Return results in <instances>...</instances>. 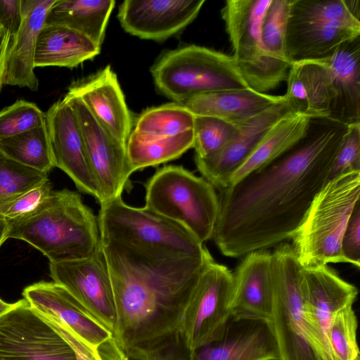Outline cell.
<instances>
[{"label": "cell", "mask_w": 360, "mask_h": 360, "mask_svg": "<svg viewBox=\"0 0 360 360\" xmlns=\"http://www.w3.org/2000/svg\"><path fill=\"white\" fill-rule=\"evenodd\" d=\"M349 126L311 117L304 136L288 151L219 191L212 239L238 258L291 239L328 174Z\"/></svg>", "instance_id": "obj_1"}, {"label": "cell", "mask_w": 360, "mask_h": 360, "mask_svg": "<svg viewBox=\"0 0 360 360\" xmlns=\"http://www.w3.org/2000/svg\"><path fill=\"white\" fill-rule=\"evenodd\" d=\"M113 293V339L128 360H153L179 338L198 279L213 259L140 250L102 240Z\"/></svg>", "instance_id": "obj_2"}, {"label": "cell", "mask_w": 360, "mask_h": 360, "mask_svg": "<svg viewBox=\"0 0 360 360\" xmlns=\"http://www.w3.org/2000/svg\"><path fill=\"white\" fill-rule=\"evenodd\" d=\"M8 223V239L25 241L51 263L89 258L102 251L97 217L77 192L67 188L53 191L35 212Z\"/></svg>", "instance_id": "obj_3"}, {"label": "cell", "mask_w": 360, "mask_h": 360, "mask_svg": "<svg viewBox=\"0 0 360 360\" xmlns=\"http://www.w3.org/2000/svg\"><path fill=\"white\" fill-rule=\"evenodd\" d=\"M359 202L360 172L342 174L326 184L291 238L302 267L347 263L341 240Z\"/></svg>", "instance_id": "obj_4"}, {"label": "cell", "mask_w": 360, "mask_h": 360, "mask_svg": "<svg viewBox=\"0 0 360 360\" xmlns=\"http://www.w3.org/2000/svg\"><path fill=\"white\" fill-rule=\"evenodd\" d=\"M359 0H292L285 31L290 65L319 60L360 37Z\"/></svg>", "instance_id": "obj_5"}, {"label": "cell", "mask_w": 360, "mask_h": 360, "mask_svg": "<svg viewBox=\"0 0 360 360\" xmlns=\"http://www.w3.org/2000/svg\"><path fill=\"white\" fill-rule=\"evenodd\" d=\"M150 72L157 89L178 103L206 93L250 88L232 56L194 44L166 52Z\"/></svg>", "instance_id": "obj_6"}, {"label": "cell", "mask_w": 360, "mask_h": 360, "mask_svg": "<svg viewBox=\"0 0 360 360\" xmlns=\"http://www.w3.org/2000/svg\"><path fill=\"white\" fill-rule=\"evenodd\" d=\"M146 205L189 231L200 242L212 239L219 210L216 188L182 166H164L145 184Z\"/></svg>", "instance_id": "obj_7"}, {"label": "cell", "mask_w": 360, "mask_h": 360, "mask_svg": "<svg viewBox=\"0 0 360 360\" xmlns=\"http://www.w3.org/2000/svg\"><path fill=\"white\" fill-rule=\"evenodd\" d=\"M101 240L140 250L183 256H201L208 250L181 224L148 208L126 204L122 196L100 204Z\"/></svg>", "instance_id": "obj_8"}, {"label": "cell", "mask_w": 360, "mask_h": 360, "mask_svg": "<svg viewBox=\"0 0 360 360\" xmlns=\"http://www.w3.org/2000/svg\"><path fill=\"white\" fill-rule=\"evenodd\" d=\"M301 269L292 245L283 242L275 246L271 257L272 307L268 322L278 360H318L306 335Z\"/></svg>", "instance_id": "obj_9"}, {"label": "cell", "mask_w": 360, "mask_h": 360, "mask_svg": "<svg viewBox=\"0 0 360 360\" xmlns=\"http://www.w3.org/2000/svg\"><path fill=\"white\" fill-rule=\"evenodd\" d=\"M233 274L214 259L203 268L185 309L179 336L191 352L219 339L231 319Z\"/></svg>", "instance_id": "obj_10"}, {"label": "cell", "mask_w": 360, "mask_h": 360, "mask_svg": "<svg viewBox=\"0 0 360 360\" xmlns=\"http://www.w3.org/2000/svg\"><path fill=\"white\" fill-rule=\"evenodd\" d=\"M300 290L307 338L317 359L337 360L329 340L330 326L337 312L353 305L357 288L328 265H320L302 268Z\"/></svg>", "instance_id": "obj_11"}, {"label": "cell", "mask_w": 360, "mask_h": 360, "mask_svg": "<svg viewBox=\"0 0 360 360\" xmlns=\"http://www.w3.org/2000/svg\"><path fill=\"white\" fill-rule=\"evenodd\" d=\"M22 295L48 322L74 335L95 360H128L117 346L112 335L89 319L77 300L61 285L54 281L37 282L26 287Z\"/></svg>", "instance_id": "obj_12"}, {"label": "cell", "mask_w": 360, "mask_h": 360, "mask_svg": "<svg viewBox=\"0 0 360 360\" xmlns=\"http://www.w3.org/2000/svg\"><path fill=\"white\" fill-rule=\"evenodd\" d=\"M0 360H77L72 347L23 298L0 316Z\"/></svg>", "instance_id": "obj_13"}, {"label": "cell", "mask_w": 360, "mask_h": 360, "mask_svg": "<svg viewBox=\"0 0 360 360\" xmlns=\"http://www.w3.org/2000/svg\"><path fill=\"white\" fill-rule=\"evenodd\" d=\"M49 271L53 281L72 295L86 316L113 336L115 307L103 251L89 258L50 262Z\"/></svg>", "instance_id": "obj_14"}, {"label": "cell", "mask_w": 360, "mask_h": 360, "mask_svg": "<svg viewBox=\"0 0 360 360\" xmlns=\"http://www.w3.org/2000/svg\"><path fill=\"white\" fill-rule=\"evenodd\" d=\"M272 0H228L221 10L233 58L250 88L268 91L262 43V27Z\"/></svg>", "instance_id": "obj_15"}, {"label": "cell", "mask_w": 360, "mask_h": 360, "mask_svg": "<svg viewBox=\"0 0 360 360\" xmlns=\"http://www.w3.org/2000/svg\"><path fill=\"white\" fill-rule=\"evenodd\" d=\"M84 139L89 164L99 189L102 202L121 197L132 174L126 144L105 130L77 96L68 93Z\"/></svg>", "instance_id": "obj_16"}, {"label": "cell", "mask_w": 360, "mask_h": 360, "mask_svg": "<svg viewBox=\"0 0 360 360\" xmlns=\"http://www.w3.org/2000/svg\"><path fill=\"white\" fill-rule=\"evenodd\" d=\"M46 123L54 167L63 170L81 192L101 203L102 198L89 164L77 115L65 97L46 112Z\"/></svg>", "instance_id": "obj_17"}, {"label": "cell", "mask_w": 360, "mask_h": 360, "mask_svg": "<svg viewBox=\"0 0 360 360\" xmlns=\"http://www.w3.org/2000/svg\"><path fill=\"white\" fill-rule=\"evenodd\" d=\"M205 0H126L118 8L122 27L141 39L162 41L198 16Z\"/></svg>", "instance_id": "obj_18"}, {"label": "cell", "mask_w": 360, "mask_h": 360, "mask_svg": "<svg viewBox=\"0 0 360 360\" xmlns=\"http://www.w3.org/2000/svg\"><path fill=\"white\" fill-rule=\"evenodd\" d=\"M291 112L284 99L259 115L240 123L233 137L217 155L195 158L198 170L216 190L227 186L231 176L251 155L274 125Z\"/></svg>", "instance_id": "obj_19"}, {"label": "cell", "mask_w": 360, "mask_h": 360, "mask_svg": "<svg viewBox=\"0 0 360 360\" xmlns=\"http://www.w3.org/2000/svg\"><path fill=\"white\" fill-rule=\"evenodd\" d=\"M68 93L79 98L105 130L127 143L134 127L133 119L110 66L72 84Z\"/></svg>", "instance_id": "obj_20"}, {"label": "cell", "mask_w": 360, "mask_h": 360, "mask_svg": "<svg viewBox=\"0 0 360 360\" xmlns=\"http://www.w3.org/2000/svg\"><path fill=\"white\" fill-rule=\"evenodd\" d=\"M271 251L243 256L233 274L231 317L269 321L272 307Z\"/></svg>", "instance_id": "obj_21"}, {"label": "cell", "mask_w": 360, "mask_h": 360, "mask_svg": "<svg viewBox=\"0 0 360 360\" xmlns=\"http://www.w3.org/2000/svg\"><path fill=\"white\" fill-rule=\"evenodd\" d=\"M190 360H278L268 321L229 319L221 337L191 353Z\"/></svg>", "instance_id": "obj_22"}, {"label": "cell", "mask_w": 360, "mask_h": 360, "mask_svg": "<svg viewBox=\"0 0 360 360\" xmlns=\"http://www.w3.org/2000/svg\"><path fill=\"white\" fill-rule=\"evenodd\" d=\"M322 60L332 95L328 118L348 126L360 123V37Z\"/></svg>", "instance_id": "obj_23"}, {"label": "cell", "mask_w": 360, "mask_h": 360, "mask_svg": "<svg viewBox=\"0 0 360 360\" xmlns=\"http://www.w3.org/2000/svg\"><path fill=\"white\" fill-rule=\"evenodd\" d=\"M56 0H21L22 20L11 39L7 59L5 84L39 88L34 73V58L39 34L45 24L49 10Z\"/></svg>", "instance_id": "obj_24"}, {"label": "cell", "mask_w": 360, "mask_h": 360, "mask_svg": "<svg viewBox=\"0 0 360 360\" xmlns=\"http://www.w3.org/2000/svg\"><path fill=\"white\" fill-rule=\"evenodd\" d=\"M283 99V96L269 95L247 88L206 93L191 97L181 104L195 115L214 117L238 124Z\"/></svg>", "instance_id": "obj_25"}, {"label": "cell", "mask_w": 360, "mask_h": 360, "mask_svg": "<svg viewBox=\"0 0 360 360\" xmlns=\"http://www.w3.org/2000/svg\"><path fill=\"white\" fill-rule=\"evenodd\" d=\"M101 46L68 27L44 25L37 42L34 65L75 68L100 53Z\"/></svg>", "instance_id": "obj_26"}, {"label": "cell", "mask_w": 360, "mask_h": 360, "mask_svg": "<svg viewBox=\"0 0 360 360\" xmlns=\"http://www.w3.org/2000/svg\"><path fill=\"white\" fill-rule=\"evenodd\" d=\"M310 116L289 112L266 133L243 164L229 178L232 186L255 170L271 162L292 148L305 134Z\"/></svg>", "instance_id": "obj_27"}, {"label": "cell", "mask_w": 360, "mask_h": 360, "mask_svg": "<svg viewBox=\"0 0 360 360\" xmlns=\"http://www.w3.org/2000/svg\"><path fill=\"white\" fill-rule=\"evenodd\" d=\"M114 0H56L47 13L44 25L68 27L101 46Z\"/></svg>", "instance_id": "obj_28"}, {"label": "cell", "mask_w": 360, "mask_h": 360, "mask_svg": "<svg viewBox=\"0 0 360 360\" xmlns=\"http://www.w3.org/2000/svg\"><path fill=\"white\" fill-rule=\"evenodd\" d=\"M292 0H272L262 27L264 64L269 90L287 79L291 65L285 52V31Z\"/></svg>", "instance_id": "obj_29"}, {"label": "cell", "mask_w": 360, "mask_h": 360, "mask_svg": "<svg viewBox=\"0 0 360 360\" xmlns=\"http://www.w3.org/2000/svg\"><path fill=\"white\" fill-rule=\"evenodd\" d=\"M193 131L158 139H141L130 134L126 143L132 173L179 158L193 147Z\"/></svg>", "instance_id": "obj_30"}, {"label": "cell", "mask_w": 360, "mask_h": 360, "mask_svg": "<svg viewBox=\"0 0 360 360\" xmlns=\"http://www.w3.org/2000/svg\"><path fill=\"white\" fill-rule=\"evenodd\" d=\"M195 115L178 103L145 110L136 120L132 133L141 139L170 137L193 129Z\"/></svg>", "instance_id": "obj_31"}, {"label": "cell", "mask_w": 360, "mask_h": 360, "mask_svg": "<svg viewBox=\"0 0 360 360\" xmlns=\"http://www.w3.org/2000/svg\"><path fill=\"white\" fill-rule=\"evenodd\" d=\"M0 153L13 160L48 174L53 167L46 123L0 139Z\"/></svg>", "instance_id": "obj_32"}, {"label": "cell", "mask_w": 360, "mask_h": 360, "mask_svg": "<svg viewBox=\"0 0 360 360\" xmlns=\"http://www.w3.org/2000/svg\"><path fill=\"white\" fill-rule=\"evenodd\" d=\"M237 127L217 117L195 115L193 129L195 158L207 159L217 155L233 137Z\"/></svg>", "instance_id": "obj_33"}, {"label": "cell", "mask_w": 360, "mask_h": 360, "mask_svg": "<svg viewBox=\"0 0 360 360\" xmlns=\"http://www.w3.org/2000/svg\"><path fill=\"white\" fill-rule=\"evenodd\" d=\"M348 305L337 312L329 328V340L337 360H360L356 340L357 318Z\"/></svg>", "instance_id": "obj_34"}, {"label": "cell", "mask_w": 360, "mask_h": 360, "mask_svg": "<svg viewBox=\"0 0 360 360\" xmlns=\"http://www.w3.org/2000/svg\"><path fill=\"white\" fill-rule=\"evenodd\" d=\"M46 179V173L20 164L0 153V200L30 190Z\"/></svg>", "instance_id": "obj_35"}, {"label": "cell", "mask_w": 360, "mask_h": 360, "mask_svg": "<svg viewBox=\"0 0 360 360\" xmlns=\"http://www.w3.org/2000/svg\"><path fill=\"white\" fill-rule=\"evenodd\" d=\"M46 122V112L34 103L23 99L0 111V139L13 136Z\"/></svg>", "instance_id": "obj_36"}, {"label": "cell", "mask_w": 360, "mask_h": 360, "mask_svg": "<svg viewBox=\"0 0 360 360\" xmlns=\"http://www.w3.org/2000/svg\"><path fill=\"white\" fill-rule=\"evenodd\" d=\"M48 179L37 186L0 200V219L7 221L26 217L39 210L52 193Z\"/></svg>", "instance_id": "obj_37"}, {"label": "cell", "mask_w": 360, "mask_h": 360, "mask_svg": "<svg viewBox=\"0 0 360 360\" xmlns=\"http://www.w3.org/2000/svg\"><path fill=\"white\" fill-rule=\"evenodd\" d=\"M352 172H360V123L349 126L334 158L328 181Z\"/></svg>", "instance_id": "obj_38"}, {"label": "cell", "mask_w": 360, "mask_h": 360, "mask_svg": "<svg viewBox=\"0 0 360 360\" xmlns=\"http://www.w3.org/2000/svg\"><path fill=\"white\" fill-rule=\"evenodd\" d=\"M341 252L347 263L360 266V202L348 221L341 240Z\"/></svg>", "instance_id": "obj_39"}, {"label": "cell", "mask_w": 360, "mask_h": 360, "mask_svg": "<svg viewBox=\"0 0 360 360\" xmlns=\"http://www.w3.org/2000/svg\"><path fill=\"white\" fill-rule=\"evenodd\" d=\"M22 20L21 0H0V25L11 39L20 29Z\"/></svg>", "instance_id": "obj_40"}, {"label": "cell", "mask_w": 360, "mask_h": 360, "mask_svg": "<svg viewBox=\"0 0 360 360\" xmlns=\"http://www.w3.org/2000/svg\"><path fill=\"white\" fill-rule=\"evenodd\" d=\"M191 353L179 336L174 345L158 355L153 360H190Z\"/></svg>", "instance_id": "obj_41"}, {"label": "cell", "mask_w": 360, "mask_h": 360, "mask_svg": "<svg viewBox=\"0 0 360 360\" xmlns=\"http://www.w3.org/2000/svg\"><path fill=\"white\" fill-rule=\"evenodd\" d=\"M11 41L10 33L0 25V93L5 84L8 52Z\"/></svg>", "instance_id": "obj_42"}, {"label": "cell", "mask_w": 360, "mask_h": 360, "mask_svg": "<svg viewBox=\"0 0 360 360\" xmlns=\"http://www.w3.org/2000/svg\"><path fill=\"white\" fill-rule=\"evenodd\" d=\"M8 223L7 221L0 219V247L8 239Z\"/></svg>", "instance_id": "obj_43"}, {"label": "cell", "mask_w": 360, "mask_h": 360, "mask_svg": "<svg viewBox=\"0 0 360 360\" xmlns=\"http://www.w3.org/2000/svg\"><path fill=\"white\" fill-rule=\"evenodd\" d=\"M13 305V303L10 304L5 302L0 298V316L8 311Z\"/></svg>", "instance_id": "obj_44"}]
</instances>
